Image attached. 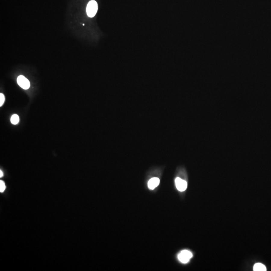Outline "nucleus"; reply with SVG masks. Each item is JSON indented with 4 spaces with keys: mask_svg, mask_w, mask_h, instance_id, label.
Returning <instances> with one entry per match:
<instances>
[{
    "mask_svg": "<svg viewBox=\"0 0 271 271\" xmlns=\"http://www.w3.org/2000/svg\"><path fill=\"white\" fill-rule=\"evenodd\" d=\"M5 99V98L4 95H3V93H1L0 94V106L1 107H2L3 104L4 103Z\"/></svg>",
    "mask_w": 271,
    "mask_h": 271,
    "instance_id": "9",
    "label": "nucleus"
},
{
    "mask_svg": "<svg viewBox=\"0 0 271 271\" xmlns=\"http://www.w3.org/2000/svg\"><path fill=\"white\" fill-rule=\"evenodd\" d=\"M17 83L20 87L24 89H28L30 87V83L28 80L23 75H20L17 78Z\"/></svg>",
    "mask_w": 271,
    "mask_h": 271,
    "instance_id": "3",
    "label": "nucleus"
},
{
    "mask_svg": "<svg viewBox=\"0 0 271 271\" xmlns=\"http://www.w3.org/2000/svg\"><path fill=\"white\" fill-rule=\"evenodd\" d=\"M98 10V3L95 0L89 2L86 7V13L89 17L92 18L96 15Z\"/></svg>",
    "mask_w": 271,
    "mask_h": 271,
    "instance_id": "1",
    "label": "nucleus"
},
{
    "mask_svg": "<svg viewBox=\"0 0 271 271\" xmlns=\"http://www.w3.org/2000/svg\"><path fill=\"white\" fill-rule=\"evenodd\" d=\"M192 254L188 250H183L179 253L178 257L181 263H186L192 257Z\"/></svg>",
    "mask_w": 271,
    "mask_h": 271,
    "instance_id": "2",
    "label": "nucleus"
},
{
    "mask_svg": "<svg viewBox=\"0 0 271 271\" xmlns=\"http://www.w3.org/2000/svg\"><path fill=\"white\" fill-rule=\"evenodd\" d=\"M175 184L177 189L181 192L185 191L187 187L186 181L179 177L176 178L175 179Z\"/></svg>",
    "mask_w": 271,
    "mask_h": 271,
    "instance_id": "4",
    "label": "nucleus"
},
{
    "mask_svg": "<svg viewBox=\"0 0 271 271\" xmlns=\"http://www.w3.org/2000/svg\"><path fill=\"white\" fill-rule=\"evenodd\" d=\"M160 180L158 178H153L149 181L148 183V186L150 189L153 190L158 186Z\"/></svg>",
    "mask_w": 271,
    "mask_h": 271,
    "instance_id": "5",
    "label": "nucleus"
},
{
    "mask_svg": "<svg viewBox=\"0 0 271 271\" xmlns=\"http://www.w3.org/2000/svg\"><path fill=\"white\" fill-rule=\"evenodd\" d=\"M11 122L12 124L16 125L19 122V117L17 114H13L11 118Z\"/></svg>",
    "mask_w": 271,
    "mask_h": 271,
    "instance_id": "7",
    "label": "nucleus"
},
{
    "mask_svg": "<svg viewBox=\"0 0 271 271\" xmlns=\"http://www.w3.org/2000/svg\"><path fill=\"white\" fill-rule=\"evenodd\" d=\"M3 176V172L2 170H0V177H2Z\"/></svg>",
    "mask_w": 271,
    "mask_h": 271,
    "instance_id": "10",
    "label": "nucleus"
},
{
    "mask_svg": "<svg viewBox=\"0 0 271 271\" xmlns=\"http://www.w3.org/2000/svg\"><path fill=\"white\" fill-rule=\"evenodd\" d=\"M266 266L261 263H256L254 266V271H266Z\"/></svg>",
    "mask_w": 271,
    "mask_h": 271,
    "instance_id": "6",
    "label": "nucleus"
},
{
    "mask_svg": "<svg viewBox=\"0 0 271 271\" xmlns=\"http://www.w3.org/2000/svg\"><path fill=\"white\" fill-rule=\"evenodd\" d=\"M6 189V185L3 181H0V192L2 193Z\"/></svg>",
    "mask_w": 271,
    "mask_h": 271,
    "instance_id": "8",
    "label": "nucleus"
}]
</instances>
